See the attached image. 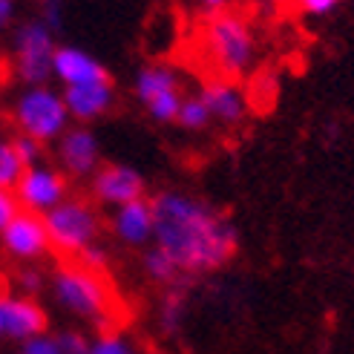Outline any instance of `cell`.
Returning <instances> with one entry per match:
<instances>
[{
  "label": "cell",
  "mask_w": 354,
  "mask_h": 354,
  "mask_svg": "<svg viewBox=\"0 0 354 354\" xmlns=\"http://www.w3.org/2000/svg\"><path fill=\"white\" fill-rule=\"evenodd\" d=\"M0 248H3L15 262H24V265L44 259L52 251L44 216L32 214V210H21V214L0 231Z\"/></svg>",
  "instance_id": "obj_10"
},
{
  "label": "cell",
  "mask_w": 354,
  "mask_h": 354,
  "mask_svg": "<svg viewBox=\"0 0 354 354\" xmlns=\"http://www.w3.org/2000/svg\"><path fill=\"white\" fill-rule=\"evenodd\" d=\"M44 222H46L52 251H58L61 257H69V259H78L86 248L101 239V231H104L98 207L81 196H66L49 214H44Z\"/></svg>",
  "instance_id": "obj_5"
},
{
  "label": "cell",
  "mask_w": 354,
  "mask_h": 354,
  "mask_svg": "<svg viewBox=\"0 0 354 354\" xmlns=\"http://www.w3.org/2000/svg\"><path fill=\"white\" fill-rule=\"evenodd\" d=\"M170 291L162 297V306H158V328L165 334H176L185 323V311H187V297L182 288L167 286Z\"/></svg>",
  "instance_id": "obj_18"
},
{
  "label": "cell",
  "mask_w": 354,
  "mask_h": 354,
  "mask_svg": "<svg viewBox=\"0 0 354 354\" xmlns=\"http://www.w3.org/2000/svg\"><path fill=\"white\" fill-rule=\"evenodd\" d=\"M133 95L156 124H176V115H179V107L187 93L182 75L170 64L156 61L145 64L133 75Z\"/></svg>",
  "instance_id": "obj_7"
},
{
  "label": "cell",
  "mask_w": 354,
  "mask_h": 354,
  "mask_svg": "<svg viewBox=\"0 0 354 354\" xmlns=\"http://www.w3.org/2000/svg\"><path fill=\"white\" fill-rule=\"evenodd\" d=\"M52 299L75 320L93 323L98 328H107L115 299L110 282L104 279V271H93L81 262H66L49 279Z\"/></svg>",
  "instance_id": "obj_3"
},
{
  "label": "cell",
  "mask_w": 354,
  "mask_h": 354,
  "mask_svg": "<svg viewBox=\"0 0 354 354\" xmlns=\"http://www.w3.org/2000/svg\"><path fill=\"white\" fill-rule=\"evenodd\" d=\"M55 29L44 17H32L12 32V73L21 86H38L52 81V58H55Z\"/></svg>",
  "instance_id": "obj_6"
},
{
  "label": "cell",
  "mask_w": 354,
  "mask_h": 354,
  "mask_svg": "<svg viewBox=\"0 0 354 354\" xmlns=\"http://www.w3.org/2000/svg\"><path fill=\"white\" fill-rule=\"evenodd\" d=\"M90 354H138V348L124 331L101 328L95 337H90Z\"/></svg>",
  "instance_id": "obj_21"
},
{
  "label": "cell",
  "mask_w": 354,
  "mask_h": 354,
  "mask_svg": "<svg viewBox=\"0 0 354 354\" xmlns=\"http://www.w3.org/2000/svg\"><path fill=\"white\" fill-rule=\"evenodd\" d=\"M15 354H64V348H61L55 334L46 331V334H38V337H29L24 343H17Z\"/></svg>",
  "instance_id": "obj_23"
},
{
  "label": "cell",
  "mask_w": 354,
  "mask_h": 354,
  "mask_svg": "<svg viewBox=\"0 0 354 354\" xmlns=\"http://www.w3.org/2000/svg\"><path fill=\"white\" fill-rule=\"evenodd\" d=\"M12 124L15 133L29 136L41 145H55V141L69 130L73 115L66 110L64 93L52 84L38 86H21L12 101Z\"/></svg>",
  "instance_id": "obj_4"
},
{
  "label": "cell",
  "mask_w": 354,
  "mask_h": 354,
  "mask_svg": "<svg viewBox=\"0 0 354 354\" xmlns=\"http://www.w3.org/2000/svg\"><path fill=\"white\" fill-rule=\"evenodd\" d=\"M24 170H26V167H24V162H21V156L15 153L12 136L0 133V187L15 190V185L21 182Z\"/></svg>",
  "instance_id": "obj_20"
},
{
  "label": "cell",
  "mask_w": 354,
  "mask_h": 354,
  "mask_svg": "<svg viewBox=\"0 0 354 354\" xmlns=\"http://www.w3.org/2000/svg\"><path fill=\"white\" fill-rule=\"evenodd\" d=\"M52 78H55L64 90V86L104 81V78H110V73H107V66H104L95 55H90L86 49L58 44L55 58H52Z\"/></svg>",
  "instance_id": "obj_16"
},
{
  "label": "cell",
  "mask_w": 354,
  "mask_h": 354,
  "mask_svg": "<svg viewBox=\"0 0 354 354\" xmlns=\"http://www.w3.org/2000/svg\"><path fill=\"white\" fill-rule=\"evenodd\" d=\"M64 354H90V337L75 328H66V331H58L55 334Z\"/></svg>",
  "instance_id": "obj_24"
},
{
  "label": "cell",
  "mask_w": 354,
  "mask_h": 354,
  "mask_svg": "<svg viewBox=\"0 0 354 354\" xmlns=\"http://www.w3.org/2000/svg\"><path fill=\"white\" fill-rule=\"evenodd\" d=\"M153 202V245L182 277L216 274L239 251V231L216 205L187 190H158Z\"/></svg>",
  "instance_id": "obj_1"
},
{
  "label": "cell",
  "mask_w": 354,
  "mask_h": 354,
  "mask_svg": "<svg viewBox=\"0 0 354 354\" xmlns=\"http://www.w3.org/2000/svg\"><path fill=\"white\" fill-rule=\"evenodd\" d=\"M78 262L86 265V268H93V271H104V268H107V251H104L101 242H95V245H90V248H86V251L78 257Z\"/></svg>",
  "instance_id": "obj_27"
},
{
  "label": "cell",
  "mask_w": 354,
  "mask_h": 354,
  "mask_svg": "<svg viewBox=\"0 0 354 354\" xmlns=\"http://www.w3.org/2000/svg\"><path fill=\"white\" fill-rule=\"evenodd\" d=\"M196 93L207 104L214 124H222V127H236V124L245 121V115H248V95H245V90L236 81L216 75V78L205 81Z\"/></svg>",
  "instance_id": "obj_13"
},
{
  "label": "cell",
  "mask_w": 354,
  "mask_h": 354,
  "mask_svg": "<svg viewBox=\"0 0 354 354\" xmlns=\"http://www.w3.org/2000/svg\"><path fill=\"white\" fill-rule=\"evenodd\" d=\"M153 227H156L153 202L147 196L113 207L110 231L121 245H127V248H150L153 245Z\"/></svg>",
  "instance_id": "obj_15"
},
{
  "label": "cell",
  "mask_w": 354,
  "mask_h": 354,
  "mask_svg": "<svg viewBox=\"0 0 354 354\" xmlns=\"http://www.w3.org/2000/svg\"><path fill=\"white\" fill-rule=\"evenodd\" d=\"M202 55L219 78L239 81L259 61V38L248 17L239 12H219L202 24Z\"/></svg>",
  "instance_id": "obj_2"
},
{
  "label": "cell",
  "mask_w": 354,
  "mask_h": 354,
  "mask_svg": "<svg viewBox=\"0 0 354 354\" xmlns=\"http://www.w3.org/2000/svg\"><path fill=\"white\" fill-rule=\"evenodd\" d=\"M55 162L66 179H93L101 167V141L86 124H69L55 141Z\"/></svg>",
  "instance_id": "obj_9"
},
{
  "label": "cell",
  "mask_w": 354,
  "mask_h": 354,
  "mask_svg": "<svg viewBox=\"0 0 354 354\" xmlns=\"http://www.w3.org/2000/svg\"><path fill=\"white\" fill-rule=\"evenodd\" d=\"M17 286H21L24 294L35 297V294L44 288V277H41V271H35V268H24L21 277H17Z\"/></svg>",
  "instance_id": "obj_28"
},
{
  "label": "cell",
  "mask_w": 354,
  "mask_h": 354,
  "mask_svg": "<svg viewBox=\"0 0 354 354\" xmlns=\"http://www.w3.org/2000/svg\"><path fill=\"white\" fill-rule=\"evenodd\" d=\"M176 124H179L182 130H190V133H202V130H207L210 124H214L207 104L202 101L199 93H187L185 95L182 107H179V115H176Z\"/></svg>",
  "instance_id": "obj_19"
},
{
  "label": "cell",
  "mask_w": 354,
  "mask_h": 354,
  "mask_svg": "<svg viewBox=\"0 0 354 354\" xmlns=\"http://www.w3.org/2000/svg\"><path fill=\"white\" fill-rule=\"evenodd\" d=\"M35 3H38L41 9H52V6H64L66 0H35Z\"/></svg>",
  "instance_id": "obj_31"
},
{
  "label": "cell",
  "mask_w": 354,
  "mask_h": 354,
  "mask_svg": "<svg viewBox=\"0 0 354 354\" xmlns=\"http://www.w3.org/2000/svg\"><path fill=\"white\" fill-rule=\"evenodd\" d=\"M242 3H257V0H242Z\"/></svg>",
  "instance_id": "obj_33"
},
{
  "label": "cell",
  "mask_w": 354,
  "mask_h": 354,
  "mask_svg": "<svg viewBox=\"0 0 354 354\" xmlns=\"http://www.w3.org/2000/svg\"><path fill=\"white\" fill-rule=\"evenodd\" d=\"M15 196L21 202V210H32V214L44 216L69 196V179L58 165H32L24 170L21 182L15 185Z\"/></svg>",
  "instance_id": "obj_8"
},
{
  "label": "cell",
  "mask_w": 354,
  "mask_h": 354,
  "mask_svg": "<svg viewBox=\"0 0 354 354\" xmlns=\"http://www.w3.org/2000/svg\"><path fill=\"white\" fill-rule=\"evenodd\" d=\"M17 21V0H0V35L9 32Z\"/></svg>",
  "instance_id": "obj_30"
},
{
  "label": "cell",
  "mask_w": 354,
  "mask_h": 354,
  "mask_svg": "<svg viewBox=\"0 0 354 354\" xmlns=\"http://www.w3.org/2000/svg\"><path fill=\"white\" fill-rule=\"evenodd\" d=\"M90 190L95 205L118 207L147 196V179L130 165H101L90 179Z\"/></svg>",
  "instance_id": "obj_11"
},
{
  "label": "cell",
  "mask_w": 354,
  "mask_h": 354,
  "mask_svg": "<svg viewBox=\"0 0 354 354\" xmlns=\"http://www.w3.org/2000/svg\"><path fill=\"white\" fill-rule=\"evenodd\" d=\"M141 268H145L147 279H153L156 286H176L182 277V271L176 268V262L162 251V248H145V257H141Z\"/></svg>",
  "instance_id": "obj_17"
},
{
  "label": "cell",
  "mask_w": 354,
  "mask_h": 354,
  "mask_svg": "<svg viewBox=\"0 0 354 354\" xmlns=\"http://www.w3.org/2000/svg\"><path fill=\"white\" fill-rule=\"evenodd\" d=\"M49 317L46 308L29 294H3V337L24 343L29 337L46 334Z\"/></svg>",
  "instance_id": "obj_12"
},
{
  "label": "cell",
  "mask_w": 354,
  "mask_h": 354,
  "mask_svg": "<svg viewBox=\"0 0 354 354\" xmlns=\"http://www.w3.org/2000/svg\"><path fill=\"white\" fill-rule=\"evenodd\" d=\"M0 337H3V294H0Z\"/></svg>",
  "instance_id": "obj_32"
},
{
  "label": "cell",
  "mask_w": 354,
  "mask_h": 354,
  "mask_svg": "<svg viewBox=\"0 0 354 354\" xmlns=\"http://www.w3.org/2000/svg\"><path fill=\"white\" fill-rule=\"evenodd\" d=\"M190 3H193V9H196V12H202L205 17H210V15L227 12V9H231L234 0H190Z\"/></svg>",
  "instance_id": "obj_29"
},
{
  "label": "cell",
  "mask_w": 354,
  "mask_h": 354,
  "mask_svg": "<svg viewBox=\"0 0 354 354\" xmlns=\"http://www.w3.org/2000/svg\"><path fill=\"white\" fill-rule=\"evenodd\" d=\"M12 145H15V153L21 156L24 167H32V165H41V162H44L46 145H41V141H35V138H29V136H21V133H15V136H12Z\"/></svg>",
  "instance_id": "obj_22"
},
{
  "label": "cell",
  "mask_w": 354,
  "mask_h": 354,
  "mask_svg": "<svg viewBox=\"0 0 354 354\" xmlns=\"http://www.w3.org/2000/svg\"><path fill=\"white\" fill-rule=\"evenodd\" d=\"M61 93H64L69 115H73V124H93L115 107L113 78L93 81V84H78V86H64Z\"/></svg>",
  "instance_id": "obj_14"
},
{
  "label": "cell",
  "mask_w": 354,
  "mask_h": 354,
  "mask_svg": "<svg viewBox=\"0 0 354 354\" xmlns=\"http://www.w3.org/2000/svg\"><path fill=\"white\" fill-rule=\"evenodd\" d=\"M340 3H343V0H297L299 12L308 15V17H326V15H331L334 9H337Z\"/></svg>",
  "instance_id": "obj_26"
},
{
  "label": "cell",
  "mask_w": 354,
  "mask_h": 354,
  "mask_svg": "<svg viewBox=\"0 0 354 354\" xmlns=\"http://www.w3.org/2000/svg\"><path fill=\"white\" fill-rule=\"evenodd\" d=\"M21 214V202H17V196H15V190H9V187H0V231Z\"/></svg>",
  "instance_id": "obj_25"
}]
</instances>
